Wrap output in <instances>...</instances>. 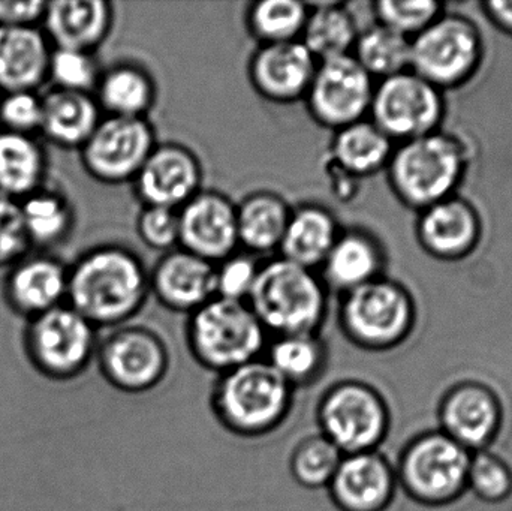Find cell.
<instances>
[{
  "mask_svg": "<svg viewBox=\"0 0 512 511\" xmlns=\"http://www.w3.org/2000/svg\"><path fill=\"white\" fill-rule=\"evenodd\" d=\"M96 362L110 386L129 395H140L164 383L171 356L161 335L149 327L125 324L99 342Z\"/></svg>",
  "mask_w": 512,
  "mask_h": 511,
  "instance_id": "30bf717a",
  "label": "cell"
},
{
  "mask_svg": "<svg viewBox=\"0 0 512 511\" xmlns=\"http://www.w3.org/2000/svg\"><path fill=\"white\" fill-rule=\"evenodd\" d=\"M20 207L30 248L62 245L74 231L75 210L68 195L47 183L20 200Z\"/></svg>",
  "mask_w": 512,
  "mask_h": 511,
  "instance_id": "836d02e7",
  "label": "cell"
},
{
  "mask_svg": "<svg viewBox=\"0 0 512 511\" xmlns=\"http://www.w3.org/2000/svg\"><path fill=\"white\" fill-rule=\"evenodd\" d=\"M93 96L108 116L144 119L155 105L156 84L143 66L120 62L102 71Z\"/></svg>",
  "mask_w": 512,
  "mask_h": 511,
  "instance_id": "f546056e",
  "label": "cell"
},
{
  "mask_svg": "<svg viewBox=\"0 0 512 511\" xmlns=\"http://www.w3.org/2000/svg\"><path fill=\"white\" fill-rule=\"evenodd\" d=\"M53 47L39 27H0V90L36 92L48 80Z\"/></svg>",
  "mask_w": 512,
  "mask_h": 511,
  "instance_id": "cb8c5ba5",
  "label": "cell"
},
{
  "mask_svg": "<svg viewBox=\"0 0 512 511\" xmlns=\"http://www.w3.org/2000/svg\"><path fill=\"white\" fill-rule=\"evenodd\" d=\"M390 185L409 206H433L448 198L465 168L462 144L450 135L432 134L403 141L387 164Z\"/></svg>",
  "mask_w": 512,
  "mask_h": 511,
  "instance_id": "ba28073f",
  "label": "cell"
},
{
  "mask_svg": "<svg viewBox=\"0 0 512 511\" xmlns=\"http://www.w3.org/2000/svg\"><path fill=\"white\" fill-rule=\"evenodd\" d=\"M385 266L384 249L378 240L361 228L342 231L328 252L319 278L328 291L340 296L381 278Z\"/></svg>",
  "mask_w": 512,
  "mask_h": 511,
  "instance_id": "603a6c76",
  "label": "cell"
},
{
  "mask_svg": "<svg viewBox=\"0 0 512 511\" xmlns=\"http://www.w3.org/2000/svg\"><path fill=\"white\" fill-rule=\"evenodd\" d=\"M337 320L340 332L354 347L385 353L411 336L415 306L402 285L381 276L343 294Z\"/></svg>",
  "mask_w": 512,
  "mask_h": 511,
  "instance_id": "8992f818",
  "label": "cell"
},
{
  "mask_svg": "<svg viewBox=\"0 0 512 511\" xmlns=\"http://www.w3.org/2000/svg\"><path fill=\"white\" fill-rule=\"evenodd\" d=\"M343 453L324 435H307L298 441L289 456V473L304 489H327L336 474Z\"/></svg>",
  "mask_w": 512,
  "mask_h": 511,
  "instance_id": "8d00e7d4",
  "label": "cell"
},
{
  "mask_svg": "<svg viewBox=\"0 0 512 511\" xmlns=\"http://www.w3.org/2000/svg\"><path fill=\"white\" fill-rule=\"evenodd\" d=\"M179 246L210 263H221L239 246L236 204L218 191L201 189L179 209Z\"/></svg>",
  "mask_w": 512,
  "mask_h": 511,
  "instance_id": "2e32d148",
  "label": "cell"
},
{
  "mask_svg": "<svg viewBox=\"0 0 512 511\" xmlns=\"http://www.w3.org/2000/svg\"><path fill=\"white\" fill-rule=\"evenodd\" d=\"M352 51V56L372 78L385 80L409 71L411 66V38L381 23L361 30Z\"/></svg>",
  "mask_w": 512,
  "mask_h": 511,
  "instance_id": "e575fe53",
  "label": "cell"
},
{
  "mask_svg": "<svg viewBox=\"0 0 512 511\" xmlns=\"http://www.w3.org/2000/svg\"><path fill=\"white\" fill-rule=\"evenodd\" d=\"M318 63L300 41L259 45L249 59V83L265 101L294 104L306 98Z\"/></svg>",
  "mask_w": 512,
  "mask_h": 511,
  "instance_id": "ac0fdd59",
  "label": "cell"
},
{
  "mask_svg": "<svg viewBox=\"0 0 512 511\" xmlns=\"http://www.w3.org/2000/svg\"><path fill=\"white\" fill-rule=\"evenodd\" d=\"M248 305L268 336L319 335L328 290L315 270L279 257L259 267Z\"/></svg>",
  "mask_w": 512,
  "mask_h": 511,
  "instance_id": "3957f363",
  "label": "cell"
},
{
  "mask_svg": "<svg viewBox=\"0 0 512 511\" xmlns=\"http://www.w3.org/2000/svg\"><path fill=\"white\" fill-rule=\"evenodd\" d=\"M185 332L192 359L216 375L261 359L270 341L248 302L221 297L189 314Z\"/></svg>",
  "mask_w": 512,
  "mask_h": 511,
  "instance_id": "277c9868",
  "label": "cell"
},
{
  "mask_svg": "<svg viewBox=\"0 0 512 511\" xmlns=\"http://www.w3.org/2000/svg\"><path fill=\"white\" fill-rule=\"evenodd\" d=\"M20 200L0 192V269H9L30 251Z\"/></svg>",
  "mask_w": 512,
  "mask_h": 511,
  "instance_id": "ee69618b",
  "label": "cell"
},
{
  "mask_svg": "<svg viewBox=\"0 0 512 511\" xmlns=\"http://www.w3.org/2000/svg\"><path fill=\"white\" fill-rule=\"evenodd\" d=\"M48 159L35 135L0 128V192L23 200L45 185Z\"/></svg>",
  "mask_w": 512,
  "mask_h": 511,
  "instance_id": "4dcf8cb0",
  "label": "cell"
},
{
  "mask_svg": "<svg viewBox=\"0 0 512 511\" xmlns=\"http://www.w3.org/2000/svg\"><path fill=\"white\" fill-rule=\"evenodd\" d=\"M480 234L477 213L465 201L445 198L426 207L418 236L424 248L439 257H460L474 248Z\"/></svg>",
  "mask_w": 512,
  "mask_h": 511,
  "instance_id": "4316f807",
  "label": "cell"
},
{
  "mask_svg": "<svg viewBox=\"0 0 512 511\" xmlns=\"http://www.w3.org/2000/svg\"><path fill=\"white\" fill-rule=\"evenodd\" d=\"M294 395L295 390L261 357L216 375L209 404L228 434L256 440L273 434L288 420Z\"/></svg>",
  "mask_w": 512,
  "mask_h": 511,
  "instance_id": "7a4b0ae2",
  "label": "cell"
},
{
  "mask_svg": "<svg viewBox=\"0 0 512 511\" xmlns=\"http://www.w3.org/2000/svg\"><path fill=\"white\" fill-rule=\"evenodd\" d=\"M309 3L298 0H258L246 11V27L259 45L300 41Z\"/></svg>",
  "mask_w": 512,
  "mask_h": 511,
  "instance_id": "d590c367",
  "label": "cell"
},
{
  "mask_svg": "<svg viewBox=\"0 0 512 511\" xmlns=\"http://www.w3.org/2000/svg\"><path fill=\"white\" fill-rule=\"evenodd\" d=\"M258 261L254 255L243 252L233 254L215 264L216 297L233 300V302H248L259 272Z\"/></svg>",
  "mask_w": 512,
  "mask_h": 511,
  "instance_id": "60d3db41",
  "label": "cell"
},
{
  "mask_svg": "<svg viewBox=\"0 0 512 511\" xmlns=\"http://www.w3.org/2000/svg\"><path fill=\"white\" fill-rule=\"evenodd\" d=\"M471 456L439 429L420 432L400 450L394 465L397 486L420 506H451L468 492Z\"/></svg>",
  "mask_w": 512,
  "mask_h": 511,
  "instance_id": "5b68a950",
  "label": "cell"
},
{
  "mask_svg": "<svg viewBox=\"0 0 512 511\" xmlns=\"http://www.w3.org/2000/svg\"><path fill=\"white\" fill-rule=\"evenodd\" d=\"M481 41L465 18H436L411 38V69L433 86H453L465 80L480 60Z\"/></svg>",
  "mask_w": 512,
  "mask_h": 511,
  "instance_id": "4fadbf2b",
  "label": "cell"
},
{
  "mask_svg": "<svg viewBox=\"0 0 512 511\" xmlns=\"http://www.w3.org/2000/svg\"><path fill=\"white\" fill-rule=\"evenodd\" d=\"M369 113L391 140H414L435 132L442 99L438 87L409 69L376 84Z\"/></svg>",
  "mask_w": 512,
  "mask_h": 511,
  "instance_id": "7c38bea8",
  "label": "cell"
},
{
  "mask_svg": "<svg viewBox=\"0 0 512 511\" xmlns=\"http://www.w3.org/2000/svg\"><path fill=\"white\" fill-rule=\"evenodd\" d=\"M137 233L147 248L164 254L173 251L179 246V210L143 206L137 218Z\"/></svg>",
  "mask_w": 512,
  "mask_h": 511,
  "instance_id": "b9f144b4",
  "label": "cell"
},
{
  "mask_svg": "<svg viewBox=\"0 0 512 511\" xmlns=\"http://www.w3.org/2000/svg\"><path fill=\"white\" fill-rule=\"evenodd\" d=\"M132 183L143 206L179 210L201 191L203 168L188 147L177 143L156 144Z\"/></svg>",
  "mask_w": 512,
  "mask_h": 511,
  "instance_id": "e0dca14e",
  "label": "cell"
},
{
  "mask_svg": "<svg viewBox=\"0 0 512 511\" xmlns=\"http://www.w3.org/2000/svg\"><path fill=\"white\" fill-rule=\"evenodd\" d=\"M101 74L95 53L65 48L51 51L48 80L53 81L56 89L93 93Z\"/></svg>",
  "mask_w": 512,
  "mask_h": 511,
  "instance_id": "f35d334b",
  "label": "cell"
},
{
  "mask_svg": "<svg viewBox=\"0 0 512 511\" xmlns=\"http://www.w3.org/2000/svg\"><path fill=\"white\" fill-rule=\"evenodd\" d=\"M502 422L504 408L498 393L481 381H459L439 401V431L471 453L490 449L501 434Z\"/></svg>",
  "mask_w": 512,
  "mask_h": 511,
  "instance_id": "9a60e30c",
  "label": "cell"
},
{
  "mask_svg": "<svg viewBox=\"0 0 512 511\" xmlns=\"http://www.w3.org/2000/svg\"><path fill=\"white\" fill-rule=\"evenodd\" d=\"M0 98H2V90H0Z\"/></svg>",
  "mask_w": 512,
  "mask_h": 511,
  "instance_id": "7dc6e473",
  "label": "cell"
},
{
  "mask_svg": "<svg viewBox=\"0 0 512 511\" xmlns=\"http://www.w3.org/2000/svg\"><path fill=\"white\" fill-rule=\"evenodd\" d=\"M239 245L248 254L261 255L279 251L292 209L271 191L246 195L236 206Z\"/></svg>",
  "mask_w": 512,
  "mask_h": 511,
  "instance_id": "f1b7e54d",
  "label": "cell"
},
{
  "mask_svg": "<svg viewBox=\"0 0 512 511\" xmlns=\"http://www.w3.org/2000/svg\"><path fill=\"white\" fill-rule=\"evenodd\" d=\"M101 108L93 93L53 89L42 96L41 134L62 149L84 146L101 122Z\"/></svg>",
  "mask_w": 512,
  "mask_h": 511,
  "instance_id": "d4e9b609",
  "label": "cell"
},
{
  "mask_svg": "<svg viewBox=\"0 0 512 511\" xmlns=\"http://www.w3.org/2000/svg\"><path fill=\"white\" fill-rule=\"evenodd\" d=\"M47 2H11L0 0V27H39L44 18Z\"/></svg>",
  "mask_w": 512,
  "mask_h": 511,
  "instance_id": "f6af8a7d",
  "label": "cell"
},
{
  "mask_svg": "<svg viewBox=\"0 0 512 511\" xmlns=\"http://www.w3.org/2000/svg\"><path fill=\"white\" fill-rule=\"evenodd\" d=\"M42 96L32 90L2 93L0 128L17 134L35 135L41 131Z\"/></svg>",
  "mask_w": 512,
  "mask_h": 511,
  "instance_id": "7bdbcfd3",
  "label": "cell"
},
{
  "mask_svg": "<svg viewBox=\"0 0 512 511\" xmlns=\"http://www.w3.org/2000/svg\"><path fill=\"white\" fill-rule=\"evenodd\" d=\"M439 12V3L426 2V0H381L373 5V14L378 23L402 33L411 38L426 29L436 20ZM412 36V38H414Z\"/></svg>",
  "mask_w": 512,
  "mask_h": 511,
  "instance_id": "ab89813d",
  "label": "cell"
},
{
  "mask_svg": "<svg viewBox=\"0 0 512 511\" xmlns=\"http://www.w3.org/2000/svg\"><path fill=\"white\" fill-rule=\"evenodd\" d=\"M360 29L346 3H309L300 42L318 62L349 56Z\"/></svg>",
  "mask_w": 512,
  "mask_h": 511,
  "instance_id": "d6a6232c",
  "label": "cell"
},
{
  "mask_svg": "<svg viewBox=\"0 0 512 511\" xmlns=\"http://www.w3.org/2000/svg\"><path fill=\"white\" fill-rule=\"evenodd\" d=\"M342 233L336 216L315 203L292 209L279 246L280 258L306 269H319Z\"/></svg>",
  "mask_w": 512,
  "mask_h": 511,
  "instance_id": "484cf974",
  "label": "cell"
},
{
  "mask_svg": "<svg viewBox=\"0 0 512 511\" xmlns=\"http://www.w3.org/2000/svg\"><path fill=\"white\" fill-rule=\"evenodd\" d=\"M155 147V129L147 117L108 116L81 147V165L96 182L122 185L134 182Z\"/></svg>",
  "mask_w": 512,
  "mask_h": 511,
  "instance_id": "8fae6325",
  "label": "cell"
},
{
  "mask_svg": "<svg viewBox=\"0 0 512 511\" xmlns=\"http://www.w3.org/2000/svg\"><path fill=\"white\" fill-rule=\"evenodd\" d=\"M316 423L343 455L379 450L391 429L385 396L370 383L342 380L325 389L316 405Z\"/></svg>",
  "mask_w": 512,
  "mask_h": 511,
  "instance_id": "52a82bcc",
  "label": "cell"
},
{
  "mask_svg": "<svg viewBox=\"0 0 512 511\" xmlns=\"http://www.w3.org/2000/svg\"><path fill=\"white\" fill-rule=\"evenodd\" d=\"M41 24L51 47L95 53L113 29L114 6L107 0H53Z\"/></svg>",
  "mask_w": 512,
  "mask_h": 511,
  "instance_id": "7402d4cb",
  "label": "cell"
},
{
  "mask_svg": "<svg viewBox=\"0 0 512 511\" xmlns=\"http://www.w3.org/2000/svg\"><path fill=\"white\" fill-rule=\"evenodd\" d=\"M490 14L495 18L496 23L504 26L505 29L510 30L512 32V2L511 0H507V2H490L489 5Z\"/></svg>",
  "mask_w": 512,
  "mask_h": 511,
  "instance_id": "bcb514c9",
  "label": "cell"
},
{
  "mask_svg": "<svg viewBox=\"0 0 512 511\" xmlns=\"http://www.w3.org/2000/svg\"><path fill=\"white\" fill-rule=\"evenodd\" d=\"M262 359L297 392L318 383L328 365V348L319 335L274 336Z\"/></svg>",
  "mask_w": 512,
  "mask_h": 511,
  "instance_id": "1f68e13d",
  "label": "cell"
},
{
  "mask_svg": "<svg viewBox=\"0 0 512 511\" xmlns=\"http://www.w3.org/2000/svg\"><path fill=\"white\" fill-rule=\"evenodd\" d=\"M468 492L486 504H501L512 495V468L490 449L472 453Z\"/></svg>",
  "mask_w": 512,
  "mask_h": 511,
  "instance_id": "74e56055",
  "label": "cell"
},
{
  "mask_svg": "<svg viewBox=\"0 0 512 511\" xmlns=\"http://www.w3.org/2000/svg\"><path fill=\"white\" fill-rule=\"evenodd\" d=\"M149 294V272L125 246H95L68 267L66 305L96 329L125 326L137 317Z\"/></svg>",
  "mask_w": 512,
  "mask_h": 511,
  "instance_id": "6da1fadb",
  "label": "cell"
},
{
  "mask_svg": "<svg viewBox=\"0 0 512 511\" xmlns=\"http://www.w3.org/2000/svg\"><path fill=\"white\" fill-rule=\"evenodd\" d=\"M68 296V266L47 254L24 255L12 264L3 281V299L14 314L32 320Z\"/></svg>",
  "mask_w": 512,
  "mask_h": 511,
  "instance_id": "ffe728a7",
  "label": "cell"
},
{
  "mask_svg": "<svg viewBox=\"0 0 512 511\" xmlns=\"http://www.w3.org/2000/svg\"><path fill=\"white\" fill-rule=\"evenodd\" d=\"M23 342L33 368L54 381L83 374L99 344L96 327L66 303L27 320Z\"/></svg>",
  "mask_w": 512,
  "mask_h": 511,
  "instance_id": "9c48e42d",
  "label": "cell"
},
{
  "mask_svg": "<svg viewBox=\"0 0 512 511\" xmlns=\"http://www.w3.org/2000/svg\"><path fill=\"white\" fill-rule=\"evenodd\" d=\"M397 491L394 465L379 450L343 456L327 488L339 511H387Z\"/></svg>",
  "mask_w": 512,
  "mask_h": 511,
  "instance_id": "d6986e66",
  "label": "cell"
},
{
  "mask_svg": "<svg viewBox=\"0 0 512 511\" xmlns=\"http://www.w3.org/2000/svg\"><path fill=\"white\" fill-rule=\"evenodd\" d=\"M393 150V140L372 120L363 119L334 131L330 162L360 180L387 167Z\"/></svg>",
  "mask_w": 512,
  "mask_h": 511,
  "instance_id": "83f0119b",
  "label": "cell"
},
{
  "mask_svg": "<svg viewBox=\"0 0 512 511\" xmlns=\"http://www.w3.org/2000/svg\"><path fill=\"white\" fill-rule=\"evenodd\" d=\"M375 81L352 54L319 62L307 92V110L324 128H345L366 119Z\"/></svg>",
  "mask_w": 512,
  "mask_h": 511,
  "instance_id": "5bb4252c",
  "label": "cell"
},
{
  "mask_svg": "<svg viewBox=\"0 0 512 511\" xmlns=\"http://www.w3.org/2000/svg\"><path fill=\"white\" fill-rule=\"evenodd\" d=\"M149 282L150 293L176 314H192L216 297L215 264L182 248L159 258Z\"/></svg>",
  "mask_w": 512,
  "mask_h": 511,
  "instance_id": "44dd1931",
  "label": "cell"
}]
</instances>
